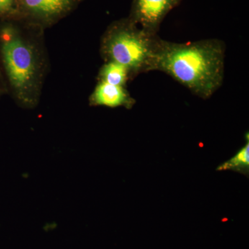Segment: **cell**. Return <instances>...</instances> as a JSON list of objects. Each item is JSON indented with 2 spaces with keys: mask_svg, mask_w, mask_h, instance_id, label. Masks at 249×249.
Listing matches in <instances>:
<instances>
[{
  "mask_svg": "<svg viewBox=\"0 0 249 249\" xmlns=\"http://www.w3.org/2000/svg\"><path fill=\"white\" fill-rule=\"evenodd\" d=\"M136 102L127 88L103 82H98L89 97V106L94 107H123L131 109Z\"/></svg>",
  "mask_w": 249,
  "mask_h": 249,
  "instance_id": "cell-6",
  "label": "cell"
},
{
  "mask_svg": "<svg viewBox=\"0 0 249 249\" xmlns=\"http://www.w3.org/2000/svg\"><path fill=\"white\" fill-rule=\"evenodd\" d=\"M157 36L141 29L128 18L114 21L103 33L100 53L105 62L112 61L127 67L132 79L150 71Z\"/></svg>",
  "mask_w": 249,
  "mask_h": 249,
  "instance_id": "cell-3",
  "label": "cell"
},
{
  "mask_svg": "<svg viewBox=\"0 0 249 249\" xmlns=\"http://www.w3.org/2000/svg\"><path fill=\"white\" fill-rule=\"evenodd\" d=\"M225 43L219 39L170 42L157 37L150 71L166 73L202 99L222 87Z\"/></svg>",
  "mask_w": 249,
  "mask_h": 249,
  "instance_id": "cell-2",
  "label": "cell"
},
{
  "mask_svg": "<svg viewBox=\"0 0 249 249\" xmlns=\"http://www.w3.org/2000/svg\"><path fill=\"white\" fill-rule=\"evenodd\" d=\"M45 31L19 17L0 19V70L7 94L22 109L38 106L49 73Z\"/></svg>",
  "mask_w": 249,
  "mask_h": 249,
  "instance_id": "cell-1",
  "label": "cell"
},
{
  "mask_svg": "<svg viewBox=\"0 0 249 249\" xmlns=\"http://www.w3.org/2000/svg\"><path fill=\"white\" fill-rule=\"evenodd\" d=\"M83 0H18V16L49 29L75 11Z\"/></svg>",
  "mask_w": 249,
  "mask_h": 249,
  "instance_id": "cell-4",
  "label": "cell"
},
{
  "mask_svg": "<svg viewBox=\"0 0 249 249\" xmlns=\"http://www.w3.org/2000/svg\"><path fill=\"white\" fill-rule=\"evenodd\" d=\"M217 171L232 170V171L248 175L249 172V140H247V142H246L245 146L240 149L231 160L219 165L217 167Z\"/></svg>",
  "mask_w": 249,
  "mask_h": 249,
  "instance_id": "cell-8",
  "label": "cell"
},
{
  "mask_svg": "<svg viewBox=\"0 0 249 249\" xmlns=\"http://www.w3.org/2000/svg\"><path fill=\"white\" fill-rule=\"evenodd\" d=\"M5 94H7V90H6L2 73H1V70H0V98L2 97Z\"/></svg>",
  "mask_w": 249,
  "mask_h": 249,
  "instance_id": "cell-10",
  "label": "cell"
},
{
  "mask_svg": "<svg viewBox=\"0 0 249 249\" xmlns=\"http://www.w3.org/2000/svg\"><path fill=\"white\" fill-rule=\"evenodd\" d=\"M18 16V0H0V19Z\"/></svg>",
  "mask_w": 249,
  "mask_h": 249,
  "instance_id": "cell-9",
  "label": "cell"
},
{
  "mask_svg": "<svg viewBox=\"0 0 249 249\" xmlns=\"http://www.w3.org/2000/svg\"><path fill=\"white\" fill-rule=\"evenodd\" d=\"M131 80L132 77L128 69L116 62H105L97 75L98 82L124 88Z\"/></svg>",
  "mask_w": 249,
  "mask_h": 249,
  "instance_id": "cell-7",
  "label": "cell"
},
{
  "mask_svg": "<svg viewBox=\"0 0 249 249\" xmlns=\"http://www.w3.org/2000/svg\"><path fill=\"white\" fill-rule=\"evenodd\" d=\"M183 0H132L128 18L141 29L157 36L160 24Z\"/></svg>",
  "mask_w": 249,
  "mask_h": 249,
  "instance_id": "cell-5",
  "label": "cell"
}]
</instances>
